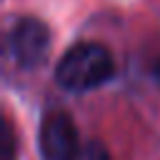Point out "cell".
<instances>
[{
    "instance_id": "cell-1",
    "label": "cell",
    "mask_w": 160,
    "mask_h": 160,
    "mask_svg": "<svg viewBox=\"0 0 160 160\" xmlns=\"http://www.w3.org/2000/svg\"><path fill=\"white\" fill-rule=\"evenodd\" d=\"M115 75V60L100 42H75L62 52L55 65V82L68 92H90L110 82Z\"/></svg>"
},
{
    "instance_id": "cell-2",
    "label": "cell",
    "mask_w": 160,
    "mask_h": 160,
    "mask_svg": "<svg viewBox=\"0 0 160 160\" xmlns=\"http://www.w3.org/2000/svg\"><path fill=\"white\" fill-rule=\"evenodd\" d=\"M50 50V30L38 18H18L8 30V52L10 58L30 70L38 68Z\"/></svg>"
},
{
    "instance_id": "cell-3",
    "label": "cell",
    "mask_w": 160,
    "mask_h": 160,
    "mask_svg": "<svg viewBox=\"0 0 160 160\" xmlns=\"http://www.w3.org/2000/svg\"><path fill=\"white\" fill-rule=\"evenodd\" d=\"M38 148L42 160H78L82 148L78 128L65 110H50L38 130Z\"/></svg>"
},
{
    "instance_id": "cell-4",
    "label": "cell",
    "mask_w": 160,
    "mask_h": 160,
    "mask_svg": "<svg viewBox=\"0 0 160 160\" xmlns=\"http://www.w3.org/2000/svg\"><path fill=\"white\" fill-rule=\"evenodd\" d=\"M78 160H112V158H110V152L102 142L88 140V142H82L80 152H78Z\"/></svg>"
},
{
    "instance_id": "cell-5",
    "label": "cell",
    "mask_w": 160,
    "mask_h": 160,
    "mask_svg": "<svg viewBox=\"0 0 160 160\" xmlns=\"http://www.w3.org/2000/svg\"><path fill=\"white\" fill-rule=\"evenodd\" d=\"M2 132H5V152H2V160H15V130H12V122L10 120L2 122Z\"/></svg>"
},
{
    "instance_id": "cell-6",
    "label": "cell",
    "mask_w": 160,
    "mask_h": 160,
    "mask_svg": "<svg viewBox=\"0 0 160 160\" xmlns=\"http://www.w3.org/2000/svg\"><path fill=\"white\" fill-rule=\"evenodd\" d=\"M150 75H152V80H155V85H160V58L152 62V68H150Z\"/></svg>"
}]
</instances>
